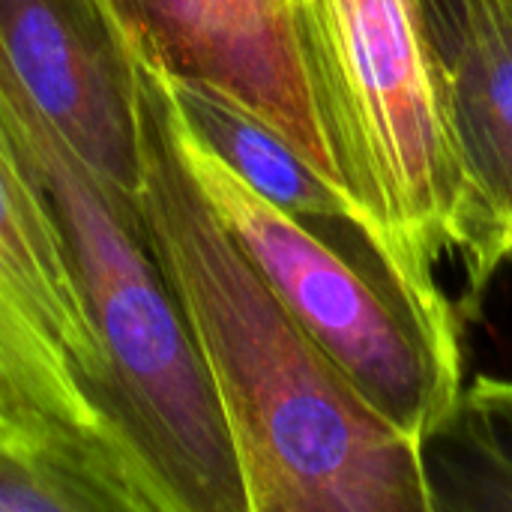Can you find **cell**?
Here are the masks:
<instances>
[{
	"instance_id": "cell-1",
	"label": "cell",
	"mask_w": 512,
	"mask_h": 512,
	"mask_svg": "<svg viewBox=\"0 0 512 512\" xmlns=\"http://www.w3.org/2000/svg\"><path fill=\"white\" fill-rule=\"evenodd\" d=\"M141 81L135 207L219 408L246 512H429L420 444L279 300L180 165L144 63Z\"/></svg>"
},
{
	"instance_id": "cell-2",
	"label": "cell",
	"mask_w": 512,
	"mask_h": 512,
	"mask_svg": "<svg viewBox=\"0 0 512 512\" xmlns=\"http://www.w3.org/2000/svg\"><path fill=\"white\" fill-rule=\"evenodd\" d=\"M294 18L345 189L387 273L459 345L438 261L459 249L465 174L420 0H300Z\"/></svg>"
},
{
	"instance_id": "cell-3",
	"label": "cell",
	"mask_w": 512,
	"mask_h": 512,
	"mask_svg": "<svg viewBox=\"0 0 512 512\" xmlns=\"http://www.w3.org/2000/svg\"><path fill=\"white\" fill-rule=\"evenodd\" d=\"M0 117L60 222L141 450L183 512H246L219 408L135 198L78 156L3 63Z\"/></svg>"
},
{
	"instance_id": "cell-4",
	"label": "cell",
	"mask_w": 512,
	"mask_h": 512,
	"mask_svg": "<svg viewBox=\"0 0 512 512\" xmlns=\"http://www.w3.org/2000/svg\"><path fill=\"white\" fill-rule=\"evenodd\" d=\"M0 435L99 512H183L141 450L60 222L0 117Z\"/></svg>"
},
{
	"instance_id": "cell-5",
	"label": "cell",
	"mask_w": 512,
	"mask_h": 512,
	"mask_svg": "<svg viewBox=\"0 0 512 512\" xmlns=\"http://www.w3.org/2000/svg\"><path fill=\"white\" fill-rule=\"evenodd\" d=\"M159 93L174 153L204 201L357 393L420 444L462 390V345L435 333L378 261L339 249L240 180L186 126L162 84Z\"/></svg>"
},
{
	"instance_id": "cell-6",
	"label": "cell",
	"mask_w": 512,
	"mask_h": 512,
	"mask_svg": "<svg viewBox=\"0 0 512 512\" xmlns=\"http://www.w3.org/2000/svg\"><path fill=\"white\" fill-rule=\"evenodd\" d=\"M0 63L87 165L138 195L144 81L108 0H0Z\"/></svg>"
},
{
	"instance_id": "cell-7",
	"label": "cell",
	"mask_w": 512,
	"mask_h": 512,
	"mask_svg": "<svg viewBox=\"0 0 512 512\" xmlns=\"http://www.w3.org/2000/svg\"><path fill=\"white\" fill-rule=\"evenodd\" d=\"M108 3L141 60L228 93L348 195L288 0Z\"/></svg>"
},
{
	"instance_id": "cell-8",
	"label": "cell",
	"mask_w": 512,
	"mask_h": 512,
	"mask_svg": "<svg viewBox=\"0 0 512 512\" xmlns=\"http://www.w3.org/2000/svg\"><path fill=\"white\" fill-rule=\"evenodd\" d=\"M453 138L465 174L456 255L465 264L459 318L512 261V0L492 3L444 63Z\"/></svg>"
},
{
	"instance_id": "cell-9",
	"label": "cell",
	"mask_w": 512,
	"mask_h": 512,
	"mask_svg": "<svg viewBox=\"0 0 512 512\" xmlns=\"http://www.w3.org/2000/svg\"><path fill=\"white\" fill-rule=\"evenodd\" d=\"M147 66L156 72L165 96L171 99L174 111L186 120V126L240 180H246L255 192H261L282 210L294 213L297 219L309 225H330L333 231L363 240L375 249L354 201L336 183L318 174L273 126H267L246 105L204 81L168 75L153 63Z\"/></svg>"
},
{
	"instance_id": "cell-10",
	"label": "cell",
	"mask_w": 512,
	"mask_h": 512,
	"mask_svg": "<svg viewBox=\"0 0 512 512\" xmlns=\"http://www.w3.org/2000/svg\"><path fill=\"white\" fill-rule=\"evenodd\" d=\"M429 512H512V381L462 384L420 438Z\"/></svg>"
},
{
	"instance_id": "cell-11",
	"label": "cell",
	"mask_w": 512,
	"mask_h": 512,
	"mask_svg": "<svg viewBox=\"0 0 512 512\" xmlns=\"http://www.w3.org/2000/svg\"><path fill=\"white\" fill-rule=\"evenodd\" d=\"M0 512H99L96 501L51 465L0 438Z\"/></svg>"
},
{
	"instance_id": "cell-12",
	"label": "cell",
	"mask_w": 512,
	"mask_h": 512,
	"mask_svg": "<svg viewBox=\"0 0 512 512\" xmlns=\"http://www.w3.org/2000/svg\"><path fill=\"white\" fill-rule=\"evenodd\" d=\"M498 0H420L432 45L441 57V63H447L459 42L465 39V33L471 30V24Z\"/></svg>"
},
{
	"instance_id": "cell-13",
	"label": "cell",
	"mask_w": 512,
	"mask_h": 512,
	"mask_svg": "<svg viewBox=\"0 0 512 512\" xmlns=\"http://www.w3.org/2000/svg\"><path fill=\"white\" fill-rule=\"evenodd\" d=\"M288 3H291V9H294V6H297V3H300V0H288Z\"/></svg>"
}]
</instances>
